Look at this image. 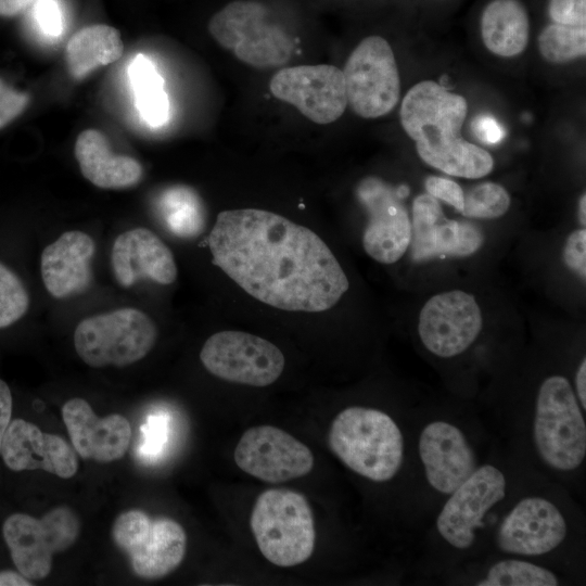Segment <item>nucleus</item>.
<instances>
[{
  "mask_svg": "<svg viewBox=\"0 0 586 586\" xmlns=\"http://www.w3.org/2000/svg\"><path fill=\"white\" fill-rule=\"evenodd\" d=\"M483 242L484 235L476 226L446 218L435 198L426 193L413 200L410 243L416 262L437 256H469Z\"/></svg>",
  "mask_w": 586,
  "mask_h": 586,
  "instance_id": "nucleus-19",
  "label": "nucleus"
},
{
  "mask_svg": "<svg viewBox=\"0 0 586 586\" xmlns=\"http://www.w3.org/2000/svg\"><path fill=\"white\" fill-rule=\"evenodd\" d=\"M506 473L494 463H482L441 508L435 531L450 548L469 550L477 533L486 525V518L507 496Z\"/></svg>",
  "mask_w": 586,
  "mask_h": 586,
  "instance_id": "nucleus-10",
  "label": "nucleus"
},
{
  "mask_svg": "<svg viewBox=\"0 0 586 586\" xmlns=\"http://www.w3.org/2000/svg\"><path fill=\"white\" fill-rule=\"evenodd\" d=\"M356 194L368 213L362 235L366 253L381 264L396 263L411 240V222L400 201V189L380 178L367 177L358 183Z\"/></svg>",
  "mask_w": 586,
  "mask_h": 586,
  "instance_id": "nucleus-18",
  "label": "nucleus"
},
{
  "mask_svg": "<svg viewBox=\"0 0 586 586\" xmlns=\"http://www.w3.org/2000/svg\"><path fill=\"white\" fill-rule=\"evenodd\" d=\"M233 459L243 472L272 484L302 477L314 467L310 449L272 425L246 430L235 446Z\"/></svg>",
  "mask_w": 586,
  "mask_h": 586,
  "instance_id": "nucleus-15",
  "label": "nucleus"
},
{
  "mask_svg": "<svg viewBox=\"0 0 586 586\" xmlns=\"http://www.w3.org/2000/svg\"><path fill=\"white\" fill-rule=\"evenodd\" d=\"M531 438L540 462L558 474L577 471L586 458V421L569 379L545 378L531 416Z\"/></svg>",
  "mask_w": 586,
  "mask_h": 586,
  "instance_id": "nucleus-4",
  "label": "nucleus"
},
{
  "mask_svg": "<svg viewBox=\"0 0 586 586\" xmlns=\"http://www.w3.org/2000/svg\"><path fill=\"white\" fill-rule=\"evenodd\" d=\"M29 98L0 78V129L15 119L27 106Z\"/></svg>",
  "mask_w": 586,
  "mask_h": 586,
  "instance_id": "nucleus-37",
  "label": "nucleus"
},
{
  "mask_svg": "<svg viewBox=\"0 0 586 586\" xmlns=\"http://www.w3.org/2000/svg\"><path fill=\"white\" fill-rule=\"evenodd\" d=\"M0 455L4 464L15 472L41 469L69 479L78 469L76 453L64 438L43 433L24 419L11 420L2 438Z\"/></svg>",
  "mask_w": 586,
  "mask_h": 586,
  "instance_id": "nucleus-20",
  "label": "nucleus"
},
{
  "mask_svg": "<svg viewBox=\"0 0 586 586\" xmlns=\"http://www.w3.org/2000/svg\"><path fill=\"white\" fill-rule=\"evenodd\" d=\"M62 417L75 451L84 459L109 463L126 454L131 428L124 416L99 418L88 402L76 397L63 405Z\"/></svg>",
  "mask_w": 586,
  "mask_h": 586,
  "instance_id": "nucleus-21",
  "label": "nucleus"
},
{
  "mask_svg": "<svg viewBox=\"0 0 586 586\" xmlns=\"http://www.w3.org/2000/svg\"><path fill=\"white\" fill-rule=\"evenodd\" d=\"M30 579L26 578L18 571H0V586H31Z\"/></svg>",
  "mask_w": 586,
  "mask_h": 586,
  "instance_id": "nucleus-43",
  "label": "nucleus"
},
{
  "mask_svg": "<svg viewBox=\"0 0 586 586\" xmlns=\"http://www.w3.org/2000/svg\"><path fill=\"white\" fill-rule=\"evenodd\" d=\"M568 518L546 495L521 497L504 515L495 531V545L515 557H542L557 550L568 538Z\"/></svg>",
  "mask_w": 586,
  "mask_h": 586,
  "instance_id": "nucleus-13",
  "label": "nucleus"
},
{
  "mask_svg": "<svg viewBox=\"0 0 586 586\" xmlns=\"http://www.w3.org/2000/svg\"><path fill=\"white\" fill-rule=\"evenodd\" d=\"M269 89L277 99L292 104L317 124L336 120L347 105L343 71L334 65L282 68L272 76Z\"/></svg>",
  "mask_w": 586,
  "mask_h": 586,
  "instance_id": "nucleus-17",
  "label": "nucleus"
},
{
  "mask_svg": "<svg viewBox=\"0 0 586 586\" xmlns=\"http://www.w3.org/2000/svg\"><path fill=\"white\" fill-rule=\"evenodd\" d=\"M200 359L215 377L238 384L263 387L278 380L284 356L271 342L242 331H220L204 343Z\"/></svg>",
  "mask_w": 586,
  "mask_h": 586,
  "instance_id": "nucleus-12",
  "label": "nucleus"
},
{
  "mask_svg": "<svg viewBox=\"0 0 586 586\" xmlns=\"http://www.w3.org/2000/svg\"><path fill=\"white\" fill-rule=\"evenodd\" d=\"M417 453L429 487L447 497L479 468L476 451L457 423L436 418L420 430Z\"/></svg>",
  "mask_w": 586,
  "mask_h": 586,
  "instance_id": "nucleus-14",
  "label": "nucleus"
},
{
  "mask_svg": "<svg viewBox=\"0 0 586 586\" xmlns=\"http://www.w3.org/2000/svg\"><path fill=\"white\" fill-rule=\"evenodd\" d=\"M40 29L50 36H58L63 29L62 13L55 0H36L34 9Z\"/></svg>",
  "mask_w": 586,
  "mask_h": 586,
  "instance_id": "nucleus-38",
  "label": "nucleus"
},
{
  "mask_svg": "<svg viewBox=\"0 0 586 586\" xmlns=\"http://www.w3.org/2000/svg\"><path fill=\"white\" fill-rule=\"evenodd\" d=\"M482 38L485 47L500 56L520 54L528 41V18L517 0H495L482 16Z\"/></svg>",
  "mask_w": 586,
  "mask_h": 586,
  "instance_id": "nucleus-26",
  "label": "nucleus"
},
{
  "mask_svg": "<svg viewBox=\"0 0 586 586\" xmlns=\"http://www.w3.org/2000/svg\"><path fill=\"white\" fill-rule=\"evenodd\" d=\"M575 388L574 393L577 398V402L583 409L586 411V359H582L574 378Z\"/></svg>",
  "mask_w": 586,
  "mask_h": 586,
  "instance_id": "nucleus-41",
  "label": "nucleus"
},
{
  "mask_svg": "<svg viewBox=\"0 0 586 586\" xmlns=\"http://www.w3.org/2000/svg\"><path fill=\"white\" fill-rule=\"evenodd\" d=\"M112 536L129 556L136 575L144 579H158L171 573L187 550V535L177 521L166 517L152 519L138 509L116 518Z\"/></svg>",
  "mask_w": 586,
  "mask_h": 586,
  "instance_id": "nucleus-9",
  "label": "nucleus"
},
{
  "mask_svg": "<svg viewBox=\"0 0 586 586\" xmlns=\"http://www.w3.org/2000/svg\"><path fill=\"white\" fill-rule=\"evenodd\" d=\"M510 203V195L502 186L483 182L464 194L461 214L470 218L494 219L505 215Z\"/></svg>",
  "mask_w": 586,
  "mask_h": 586,
  "instance_id": "nucleus-31",
  "label": "nucleus"
},
{
  "mask_svg": "<svg viewBox=\"0 0 586 586\" xmlns=\"http://www.w3.org/2000/svg\"><path fill=\"white\" fill-rule=\"evenodd\" d=\"M347 103L365 118L391 112L399 100L397 64L388 42L380 36L362 39L348 56L344 71Z\"/></svg>",
  "mask_w": 586,
  "mask_h": 586,
  "instance_id": "nucleus-11",
  "label": "nucleus"
},
{
  "mask_svg": "<svg viewBox=\"0 0 586 586\" xmlns=\"http://www.w3.org/2000/svg\"><path fill=\"white\" fill-rule=\"evenodd\" d=\"M158 212L167 229L179 238H194L204 228L202 202L189 187L174 186L165 190L158 199Z\"/></svg>",
  "mask_w": 586,
  "mask_h": 586,
  "instance_id": "nucleus-27",
  "label": "nucleus"
},
{
  "mask_svg": "<svg viewBox=\"0 0 586 586\" xmlns=\"http://www.w3.org/2000/svg\"><path fill=\"white\" fill-rule=\"evenodd\" d=\"M578 219L583 227L586 225V196L583 194L578 204Z\"/></svg>",
  "mask_w": 586,
  "mask_h": 586,
  "instance_id": "nucleus-44",
  "label": "nucleus"
},
{
  "mask_svg": "<svg viewBox=\"0 0 586 586\" xmlns=\"http://www.w3.org/2000/svg\"><path fill=\"white\" fill-rule=\"evenodd\" d=\"M549 14L557 24L585 26L586 0H550Z\"/></svg>",
  "mask_w": 586,
  "mask_h": 586,
  "instance_id": "nucleus-34",
  "label": "nucleus"
},
{
  "mask_svg": "<svg viewBox=\"0 0 586 586\" xmlns=\"http://www.w3.org/2000/svg\"><path fill=\"white\" fill-rule=\"evenodd\" d=\"M157 330L142 310L118 308L82 319L74 332V347L92 368L126 367L153 348Z\"/></svg>",
  "mask_w": 586,
  "mask_h": 586,
  "instance_id": "nucleus-7",
  "label": "nucleus"
},
{
  "mask_svg": "<svg viewBox=\"0 0 586 586\" xmlns=\"http://www.w3.org/2000/svg\"><path fill=\"white\" fill-rule=\"evenodd\" d=\"M211 36L245 64L254 67L283 65L292 56L294 42L272 20L269 9L258 0H233L209 20Z\"/></svg>",
  "mask_w": 586,
  "mask_h": 586,
  "instance_id": "nucleus-6",
  "label": "nucleus"
},
{
  "mask_svg": "<svg viewBox=\"0 0 586 586\" xmlns=\"http://www.w3.org/2000/svg\"><path fill=\"white\" fill-rule=\"evenodd\" d=\"M94 242L82 231L62 233L41 254L40 270L47 291L64 298L86 290L92 278Z\"/></svg>",
  "mask_w": 586,
  "mask_h": 586,
  "instance_id": "nucleus-23",
  "label": "nucleus"
},
{
  "mask_svg": "<svg viewBox=\"0 0 586 586\" xmlns=\"http://www.w3.org/2000/svg\"><path fill=\"white\" fill-rule=\"evenodd\" d=\"M129 77L142 119L153 127L163 125L168 119L169 102L163 78L152 62L144 55H137L129 66Z\"/></svg>",
  "mask_w": 586,
  "mask_h": 586,
  "instance_id": "nucleus-28",
  "label": "nucleus"
},
{
  "mask_svg": "<svg viewBox=\"0 0 586 586\" xmlns=\"http://www.w3.org/2000/svg\"><path fill=\"white\" fill-rule=\"evenodd\" d=\"M36 0H0V16L12 17L21 14Z\"/></svg>",
  "mask_w": 586,
  "mask_h": 586,
  "instance_id": "nucleus-42",
  "label": "nucleus"
},
{
  "mask_svg": "<svg viewBox=\"0 0 586 586\" xmlns=\"http://www.w3.org/2000/svg\"><path fill=\"white\" fill-rule=\"evenodd\" d=\"M80 521L67 506L49 510L41 519L17 512L2 524V536L16 570L30 581L47 577L52 557L74 545Z\"/></svg>",
  "mask_w": 586,
  "mask_h": 586,
  "instance_id": "nucleus-8",
  "label": "nucleus"
},
{
  "mask_svg": "<svg viewBox=\"0 0 586 586\" xmlns=\"http://www.w3.org/2000/svg\"><path fill=\"white\" fill-rule=\"evenodd\" d=\"M207 243L217 267L251 296L279 309L328 310L349 286L322 239L276 213L220 212Z\"/></svg>",
  "mask_w": 586,
  "mask_h": 586,
  "instance_id": "nucleus-1",
  "label": "nucleus"
},
{
  "mask_svg": "<svg viewBox=\"0 0 586 586\" xmlns=\"http://www.w3.org/2000/svg\"><path fill=\"white\" fill-rule=\"evenodd\" d=\"M467 111L463 97L425 80L405 95L400 122L423 162L448 175L475 179L492 171L494 160L484 149L461 138Z\"/></svg>",
  "mask_w": 586,
  "mask_h": 586,
  "instance_id": "nucleus-2",
  "label": "nucleus"
},
{
  "mask_svg": "<svg viewBox=\"0 0 586 586\" xmlns=\"http://www.w3.org/2000/svg\"><path fill=\"white\" fill-rule=\"evenodd\" d=\"M124 52L119 31L109 25L94 24L76 31L65 48L71 76L82 79L98 67L117 61Z\"/></svg>",
  "mask_w": 586,
  "mask_h": 586,
  "instance_id": "nucleus-25",
  "label": "nucleus"
},
{
  "mask_svg": "<svg viewBox=\"0 0 586 586\" xmlns=\"http://www.w3.org/2000/svg\"><path fill=\"white\" fill-rule=\"evenodd\" d=\"M560 578L552 570L518 557L491 564L475 581L479 586H557Z\"/></svg>",
  "mask_w": 586,
  "mask_h": 586,
  "instance_id": "nucleus-29",
  "label": "nucleus"
},
{
  "mask_svg": "<svg viewBox=\"0 0 586 586\" xmlns=\"http://www.w3.org/2000/svg\"><path fill=\"white\" fill-rule=\"evenodd\" d=\"M12 394L9 385L0 379V449L4 432L12 417Z\"/></svg>",
  "mask_w": 586,
  "mask_h": 586,
  "instance_id": "nucleus-40",
  "label": "nucleus"
},
{
  "mask_svg": "<svg viewBox=\"0 0 586 586\" xmlns=\"http://www.w3.org/2000/svg\"><path fill=\"white\" fill-rule=\"evenodd\" d=\"M475 136L487 144L499 143L505 138V129L498 120L487 114L476 116L472 122Z\"/></svg>",
  "mask_w": 586,
  "mask_h": 586,
  "instance_id": "nucleus-39",
  "label": "nucleus"
},
{
  "mask_svg": "<svg viewBox=\"0 0 586 586\" xmlns=\"http://www.w3.org/2000/svg\"><path fill=\"white\" fill-rule=\"evenodd\" d=\"M29 307V295L18 276L0 263V329L18 321Z\"/></svg>",
  "mask_w": 586,
  "mask_h": 586,
  "instance_id": "nucleus-32",
  "label": "nucleus"
},
{
  "mask_svg": "<svg viewBox=\"0 0 586 586\" xmlns=\"http://www.w3.org/2000/svg\"><path fill=\"white\" fill-rule=\"evenodd\" d=\"M428 194L451 205L458 212H462L464 193L461 187L454 180L430 176L425 179Z\"/></svg>",
  "mask_w": 586,
  "mask_h": 586,
  "instance_id": "nucleus-35",
  "label": "nucleus"
},
{
  "mask_svg": "<svg viewBox=\"0 0 586 586\" xmlns=\"http://www.w3.org/2000/svg\"><path fill=\"white\" fill-rule=\"evenodd\" d=\"M142 442L139 453L142 457L154 458L163 449L167 440V420L162 415L150 416L141 426Z\"/></svg>",
  "mask_w": 586,
  "mask_h": 586,
  "instance_id": "nucleus-33",
  "label": "nucleus"
},
{
  "mask_svg": "<svg viewBox=\"0 0 586 586\" xmlns=\"http://www.w3.org/2000/svg\"><path fill=\"white\" fill-rule=\"evenodd\" d=\"M542 55L549 62L563 63L584 56L586 52L585 26L552 24L538 38Z\"/></svg>",
  "mask_w": 586,
  "mask_h": 586,
  "instance_id": "nucleus-30",
  "label": "nucleus"
},
{
  "mask_svg": "<svg viewBox=\"0 0 586 586\" xmlns=\"http://www.w3.org/2000/svg\"><path fill=\"white\" fill-rule=\"evenodd\" d=\"M74 152L82 176L99 188H128L142 177L140 163L113 154L104 133L97 129L84 130L76 139Z\"/></svg>",
  "mask_w": 586,
  "mask_h": 586,
  "instance_id": "nucleus-24",
  "label": "nucleus"
},
{
  "mask_svg": "<svg viewBox=\"0 0 586 586\" xmlns=\"http://www.w3.org/2000/svg\"><path fill=\"white\" fill-rule=\"evenodd\" d=\"M565 265L575 271L583 280L586 278V230L581 228L573 231L566 239L563 250Z\"/></svg>",
  "mask_w": 586,
  "mask_h": 586,
  "instance_id": "nucleus-36",
  "label": "nucleus"
},
{
  "mask_svg": "<svg viewBox=\"0 0 586 586\" xmlns=\"http://www.w3.org/2000/svg\"><path fill=\"white\" fill-rule=\"evenodd\" d=\"M111 264L115 279L123 288H130L142 278L161 284H170L177 278L171 251L146 228L120 233L112 246Z\"/></svg>",
  "mask_w": 586,
  "mask_h": 586,
  "instance_id": "nucleus-22",
  "label": "nucleus"
},
{
  "mask_svg": "<svg viewBox=\"0 0 586 586\" xmlns=\"http://www.w3.org/2000/svg\"><path fill=\"white\" fill-rule=\"evenodd\" d=\"M482 314L475 297L461 290L442 292L425 302L418 322L423 346L441 358L464 353L482 330Z\"/></svg>",
  "mask_w": 586,
  "mask_h": 586,
  "instance_id": "nucleus-16",
  "label": "nucleus"
},
{
  "mask_svg": "<svg viewBox=\"0 0 586 586\" xmlns=\"http://www.w3.org/2000/svg\"><path fill=\"white\" fill-rule=\"evenodd\" d=\"M328 445L352 471L372 482L391 481L405 460V438L386 412L361 406L340 411L331 422Z\"/></svg>",
  "mask_w": 586,
  "mask_h": 586,
  "instance_id": "nucleus-3",
  "label": "nucleus"
},
{
  "mask_svg": "<svg viewBox=\"0 0 586 586\" xmlns=\"http://www.w3.org/2000/svg\"><path fill=\"white\" fill-rule=\"evenodd\" d=\"M250 524L263 556L278 566H293L313 555L316 532L310 506L294 491L270 488L258 495Z\"/></svg>",
  "mask_w": 586,
  "mask_h": 586,
  "instance_id": "nucleus-5",
  "label": "nucleus"
}]
</instances>
